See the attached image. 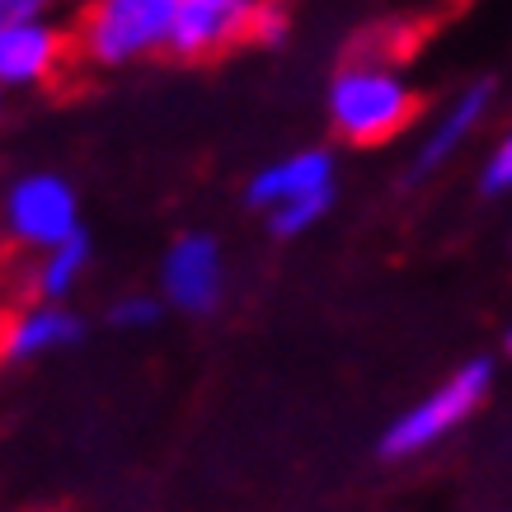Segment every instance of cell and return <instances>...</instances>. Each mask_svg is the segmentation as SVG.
Instances as JSON below:
<instances>
[{"instance_id": "6da1fadb", "label": "cell", "mask_w": 512, "mask_h": 512, "mask_svg": "<svg viewBox=\"0 0 512 512\" xmlns=\"http://www.w3.org/2000/svg\"><path fill=\"white\" fill-rule=\"evenodd\" d=\"M419 113V94L395 57H353L329 80V123L353 146H381L400 137Z\"/></svg>"}, {"instance_id": "7a4b0ae2", "label": "cell", "mask_w": 512, "mask_h": 512, "mask_svg": "<svg viewBox=\"0 0 512 512\" xmlns=\"http://www.w3.org/2000/svg\"><path fill=\"white\" fill-rule=\"evenodd\" d=\"M249 202L268 217L273 235H287V240L306 235L334 207V156L311 146V151L268 160L264 170L249 179Z\"/></svg>"}, {"instance_id": "3957f363", "label": "cell", "mask_w": 512, "mask_h": 512, "mask_svg": "<svg viewBox=\"0 0 512 512\" xmlns=\"http://www.w3.org/2000/svg\"><path fill=\"white\" fill-rule=\"evenodd\" d=\"M489 390H494V362H489V357L461 362L442 386H433L419 404H409L400 419L390 423L386 437H381V451L395 456V461H409V456L433 451L437 442L456 433L470 414H480V404L489 400Z\"/></svg>"}, {"instance_id": "277c9868", "label": "cell", "mask_w": 512, "mask_h": 512, "mask_svg": "<svg viewBox=\"0 0 512 512\" xmlns=\"http://www.w3.org/2000/svg\"><path fill=\"white\" fill-rule=\"evenodd\" d=\"M174 0H90L80 10L76 47L94 66H132L170 47Z\"/></svg>"}, {"instance_id": "5b68a950", "label": "cell", "mask_w": 512, "mask_h": 512, "mask_svg": "<svg viewBox=\"0 0 512 512\" xmlns=\"http://www.w3.org/2000/svg\"><path fill=\"white\" fill-rule=\"evenodd\" d=\"M0 231H5L10 245L33 249V254L80 235L76 188L52 170L19 174L15 184L5 188V202H0Z\"/></svg>"}, {"instance_id": "8992f818", "label": "cell", "mask_w": 512, "mask_h": 512, "mask_svg": "<svg viewBox=\"0 0 512 512\" xmlns=\"http://www.w3.org/2000/svg\"><path fill=\"white\" fill-rule=\"evenodd\" d=\"M160 287H165V301L184 315H207L217 311V301L226 296V259H221V245L212 235H179L170 249H165V264H160Z\"/></svg>"}, {"instance_id": "52a82bcc", "label": "cell", "mask_w": 512, "mask_h": 512, "mask_svg": "<svg viewBox=\"0 0 512 512\" xmlns=\"http://www.w3.org/2000/svg\"><path fill=\"white\" fill-rule=\"evenodd\" d=\"M66 47H71V38L52 19L5 24L0 29V90H38V85H47L62 71Z\"/></svg>"}, {"instance_id": "ba28073f", "label": "cell", "mask_w": 512, "mask_h": 512, "mask_svg": "<svg viewBox=\"0 0 512 512\" xmlns=\"http://www.w3.org/2000/svg\"><path fill=\"white\" fill-rule=\"evenodd\" d=\"M489 113H494V80H470L466 90L433 118L428 137H423L419 151H414L409 174H414V179H428V174H437L442 165H451V160L466 151V141L489 123Z\"/></svg>"}, {"instance_id": "9c48e42d", "label": "cell", "mask_w": 512, "mask_h": 512, "mask_svg": "<svg viewBox=\"0 0 512 512\" xmlns=\"http://www.w3.org/2000/svg\"><path fill=\"white\" fill-rule=\"evenodd\" d=\"M254 15V0H174L170 47L174 57H217L240 43Z\"/></svg>"}, {"instance_id": "30bf717a", "label": "cell", "mask_w": 512, "mask_h": 512, "mask_svg": "<svg viewBox=\"0 0 512 512\" xmlns=\"http://www.w3.org/2000/svg\"><path fill=\"white\" fill-rule=\"evenodd\" d=\"M80 339V320L66 306L52 301H29L24 311H15L10 320H0V357L15 362H33V357L62 353Z\"/></svg>"}, {"instance_id": "8fae6325", "label": "cell", "mask_w": 512, "mask_h": 512, "mask_svg": "<svg viewBox=\"0 0 512 512\" xmlns=\"http://www.w3.org/2000/svg\"><path fill=\"white\" fill-rule=\"evenodd\" d=\"M90 235L80 231L71 235V240H62V245L43 249L38 259H33V301H52V306H66V296L80 287V278L90 273Z\"/></svg>"}, {"instance_id": "7c38bea8", "label": "cell", "mask_w": 512, "mask_h": 512, "mask_svg": "<svg viewBox=\"0 0 512 512\" xmlns=\"http://www.w3.org/2000/svg\"><path fill=\"white\" fill-rule=\"evenodd\" d=\"M249 43H264V47H278L287 38V10L278 0H254V15H249V29H245Z\"/></svg>"}, {"instance_id": "4fadbf2b", "label": "cell", "mask_w": 512, "mask_h": 512, "mask_svg": "<svg viewBox=\"0 0 512 512\" xmlns=\"http://www.w3.org/2000/svg\"><path fill=\"white\" fill-rule=\"evenodd\" d=\"M508 188H512V141L503 137L480 165V193L484 198H503Z\"/></svg>"}, {"instance_id": "5bb4252c", "label": "cell", "mask_w": 512, "mask_h": 512, "mask_svg": "<svg viewBox=\"0 0 512 512\" xmlns=\"http://www.w3.org/2000/svg\"><path fill=\"white\" fill-rule=\"evenodd\" d=\"M160 320V301L156 296H123V301H113V325L118 329H151Z\"/></svg>"}, {"instance_id": "9a60e30c", "label": "cell", "mask_w": 512, "mask_h": 512, "mask_svg": "<svg viewBox=\"0 0 512 512\" xmlns=\"http://www.w3.org/2000/svg\"><path fill=\"white\" fill-rule=\"evenodd\" d=\"M57 0H0V29L5 24H24V19H47Z\"/></svg>"}, {"instance_id": "2e32d148", "label": "cell", "mask_w": 512, "mask_h": 512, "mask_svg": "<svg viewBox=\"0 0 512 512\" xmlns=\"http://www.w3.org/2000/svg\"><path fill=\"white\" fill-rule=\"evenodd\" d=\"M0 104H5V90H0Z\"/></svg>"}]
</instances>
